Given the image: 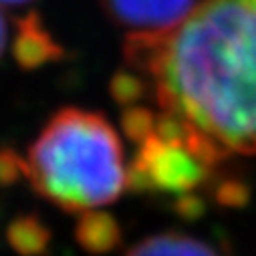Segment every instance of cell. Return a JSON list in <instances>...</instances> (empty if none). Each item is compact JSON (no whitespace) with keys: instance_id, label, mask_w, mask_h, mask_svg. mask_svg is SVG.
<instances>
[{"instance_id":"cell-12","label":"cell","mask_w":256,"mask_h":256,"mask_svg":"<svg viewBox=\"0 0 256 256\" xmlns=\"http://www.w3.org/2000/svg\"><path fill=\"white\" fill-rule=\"evenodd\" d=\"M26 2H32V0H0V4H4V6H20Z\"/></svg>"},{"instance_id":"cell-2","label":"cell","mask_w":256,"mask_h":256,"mask_svg":"<svg viewBox=\"0 0 256 256\" xmlns=\"http://www.w3.org/2000/svg\"><path fill=\"white\" fill-rule=\"evenodd\" d=\"M22 162L36 194L65 212L97 210L127 188L119 134L101 113L81 107L56 111Z\"/></svg>"},{"instance_id":"cell-11","label":"cell","mask_w":256,"mask_h":256,"mask_svg":"<svg viewBox=\"0 0 256 256\" xmlns=\"http://www.w3.org/2000/svg\"><path fill=\"white\" fill-rule=\"evenodd\" d=\"M6 42H8V26H6L4 14L0 12V58H2V54L6 50Z\"/></svg>"},{"instance_id":"cell-9","label":"cell","mask_w":256,"mask_h":256,"mask_svg":"<svg viewBox=\"0 0 256 256\" xmlns=\"http://www.w3.org/2000/svg\"><path fill=\"white\" fill-rule=\"evenodd\" d=\"M214 198L222 206L238 208V206L246 204V200H248V188L238 180H222V182L218 180V184L214 188Z\"/></svg>"},{"instance_id":"cell-7","label":"cell","mask_w":256,"mask_h":256,"mask_svg":"<svg viewBox=\"0 0 256 256\" xmlns=\"http://www.w3.org/2000/svg\"><path fill=\"white\" fill-rule=\"evenodd\" d=\"M75 238L81 248H85L91 254H107L115 250L121 242V226L119 222L99 210L83 212V216L77 222Z\"/></svg>"},{"instance_id":"cell-3","label":"cell","mask_w":256,"mask_h":256,"mask_svg":"<svg viewBox=\"0 0 256 256\" xmlns=\"http://www.w3.org/2000/svg\"><path fill=\"white\" fill-rule=\"evenodd\" d=\"M134 160L127 168V186L142 196H174V204L200 196L226 156L216 144L176 117L154 111L146 130L132 140Z\"/></svg>"},{"instance_id":"cell-4","label":"cell","mask_w":256,"mask_h":256,"mask_svg":"<svg viewBox=\"0 0 256 256\" xmlns=\"http://www.w3.org/2000/svg\"><path fill=\"white\" fill-rule=\"evenodd\" d=\"M202 0H101L107 16L125 30V38H152L174 30Z\"/></svg>"},{"instance_id":"cell-10","label":"cell","mask_w":256,"mask_h":256,"mask_svg":"<svg viewBox=\"0 0 256 256\" xmlns=\"http://www.w3.org/2000/svg\"><path fill=\"white\" fill-rule=\"evenodd\" d=\"M24 176V162L10 150H0V186H10Z\"/></svg>"},{"instance_id":"cell-5","label":"cell","mask_w":256,"mask_h":256,"mask_svg":"<svg viewBox=\"0 0 256 256\" xmlns=\"http://www.w3.org/2000/svg\"><path fill=\"white\" fill-rule=\"evenodd\" d=\"M58 54V44L42 28V22L36 18V14H30L18 24V32L14 38V56L24 69H34L48 60H56Z\"/></svg>"},{"instance_id":"cell-8","label":"cell","mask_w":256,"mask_h":256,"mask_svg":"<svg viewBox=\"0 0 256 256\" xmlns=\"http://www.w3.org/2000/svg\"><path fill=\"white\" fill-rule=\"evenodd\" d=\"M8 244L20 256H46L50 248V230L38 216H18L6 230Z\"/></svg>"},{"instance_id":"cell-6","label":"cell","mask_w":256,"mask_h":256,"mask_svg":"<svg viewBox=\"0 0 256 256\" xmlns=\"http://www.w3.org/2000/svg\"><path fill=\"white\" fill-rule=\"evenodd\" d=\"M125 256H220V252L196 236L160 232L138 242Z\"/></svg>"},{"instance_id":"cell-1","label":"cell","mask_w":256,"mask_h":256,"mask_svg":"<svg viewBox=\"0 0 256 256\" xmlns=\"http://www.w3.org/2000/svg\"><path fill=\"white\" fill-rule=\"evenodd\" d=\"M123 56L160 111L226 156H256V0H202L174 30L125 38Z\"/></svg>"}]
</instances>
